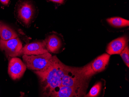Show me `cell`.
<instances>
[{"label":"cell","instance_id":"9","mask_svg":"<svg viewBox=\"0 0 129 97\" xmlns=\"http://www.w3.org/2000/svg\"><path fill=\"white\" fill-rule=\"evenodd\" d=\"M84 93L77 89L71 87L61 85L53 90L50 96L56 97H79Z\"/></svg>","mask_w":129,"mask_h":97},{"label":"cell","instance_id":"15","mask_svg":"<svg viewBox=\"0 0 129 97\" xmlns=\"http://www.w3.org/2000/svg\"><path fill=\"white\" fill-rule=\"evenodd\" d=\"M120 55L127 67H129V49L126 46L122 52L120 53Z\"/></svg>","mask_w":129,"mask_h":97},{"label":"cell","instance_id":"6","mask_svg":"<svg viewBox=\"0 0 129 97\" xmlns=\"http://www.w3.org/2000/svg\"><path fill=\"white\" fill-rule=\"evenodd\" d=\"M22 43L18 38L7 41L0 40V49L5 51L8 56L14 57L21 55Z\"/></svg>","mask_w":129,"mask_h":97},{"label":"cell","instance_id":"5","mask_svg":"<svg viewBox=\"0 0 129 97\" xmlns=\"http://www.w3.org/2000/svg\"><path fill=\"white\" fill-rule=\"evenodd\" d=\"M16 12L19 19L25 25L28 26L34 17L35 8L31 2L23 0L17 4Z\"/></svg>","mask_w":129,"mask_h":97},{"label":"cell","instance_id":"2","mask_svg":"<svg viewBox=\"0 0 129 97\" xmlns=\"http://www.w3.org/2000/svg\"><path fill=\"white\" fill-rule=\"evenodd\" d=\"M110 57V55L106 53L100 56L89 64L82 68L77 69L79 74L84 79H89L106 69L108 64Z\"/></svg>","mask_w":129,"mask_h":97},{"label":"cell","instance_id":"8","mask_svg":"<svg viewBox=\"0 0 129 97\" xmlns=\"http://www.w3.org/2000/svg\"><path fill=\"white\" fill-rule=\"evenodd\" d=\"M49 52L45 40L35 41L27 44L22 49L21 55H39Z\"/></svg>","mask_w":129,"mask_h":97},{"label":"cell","instance_id":"4","mask_svg":"<svg viewBox=\"0 0 129 97\" xmlns=\"http://www.w3.org/2000/svg\"><path fill=\"white\" fill-rule=\"evenodd\" d=\"M85 80L79 74L77 69L67 66L66 72L62 79L61 85L71 87L83 92Z\"/></svg>","mask_w":129,"mask_h":97},{"label":"cell","instance_id":"10","mask_svg":"<svg viewBox=\"0 0 129 97\" xmlns=\"http://www.w3.org/2000/svg\"><path fill=\"white\" fill-rule=\"evenodd\" d=\"M127 42L128 40L126 37L117 38L109 44L106 52L109 55L120 54L126 47Z\"/></svg>","mask_w":129,"mask_h":97},{"label":"cell","instance_id":"17","mask_svg":"<svg viewBox=\"0 0 129 97\" xmlns=\"http://www.w3.org/2000/svg\"><path fill=\"white\" fill-rule=\"evenodd\" d=\"M50 1L62 4L64 2V0H49Z\"/></svg>","mask_w":129,"mask_h":97},{"label":"cell","instance_id":"1","mask_svg":"<svg viewBox=\"0 0 129 97\" xmlns=\"http://www.w3.org/2000/svg\"><path fill=\"white\" fill-rule=\"evenodd\" d=\"M67 66L57 58L52 56L49 67L43 71H35L38 76L45 95L50 96L51 92L61 85L62 79L64 75Z\"/></svg>","mask_w":129,"mask_h":97},{"label":"cell","instance_id":"11","mask_svg":"<svg viewBox=\"0 0 129 97\" xmlns=\"http://www.w3.org/2000/svg\"><path fill=\"white\" fill-rule=\"evenodd\" d=\"M46 46L49 52L57 53L62 47L61 39L55 34L48 36L45 40Z\"/></svg>","mask_w":129,"mask_h":97},{"label":"cell","instance_id":"12","mask_svg":"<svg viewBox=\"0 0 129 97\" xmlns=\"http://www.w3.org/2000/svg\"><path fill=\"white\" fill-rule=\"evenodd\" d=\"M17 37L16 32L9 26L0 22V38L1 40L7 41Z\"/></svg>","mask_w":129,"mask_h":97},{"label":"cell","instance_id":"16","mask_svg":"<svg viewBox=\"0 0 129 97\" xmlns=\"http://www.w3.org/2000/svg\"><path fill=\"white\" fill-rule=\"evenodd\" d=\"M10 0H0V2L4 5H7L8 4Z\"/></svg>","mask_w":129,"mask_h":97},{"label":"cell","instance_id":"13","mask_svg":"<svg viewBox=\"0 0 129 97\" xmlns=\"http://www.w3.org/2000/svg\"><path fill=\"white\" fill-rule=\"evenodd\" d=\"M107 21L110 25L115 27H122L129 26V21L128 20L119 17L108 19Z\"/></svg>","mask_w":129,"mask_h":97},{"label":"cell","instance_id":"7","mask_svg":"<svg viewBox=\"0 0 129 97\" xmlns=\"http://www.w3.org/2000/svg\"><path fill=\"white\" fill-rule=\"evenodd\" d=\"M26 68V66L21 59L16 57H13L9 63V75L13 80L18 79L23 76Z\"/></svg>","mask_w":129,"mask_h":97},{"label":"cell","instance_id":"14","mask_svg":"<svg viewBox=\"0 0 129 97\" xmlns=\"http://www.w3.org/2000/svg\"><path fill=\"white\" fill-rule=\"evenodd\" d=\"M101 87L102 84L100 82L95 84L90 89L89 93L85 95V97H97L99 94V92L101 90Z\"/></svg>","mask_w":129,"mask_h":97},{"label":"cell","instance_id":"3","mask_svg":"<svg viewBox=\"0 0 129 97\" xmlns=\"http://www.w3.org/2000/svg\"><path fill=\"white\" fill-rule=\"evenodd\" d=\"M52 56L48 52L42 55H24L22 59L28 69L35 71H43L50 65Z\"/></svg>","mask_w":129,"mask_h":97}]
</instances>
